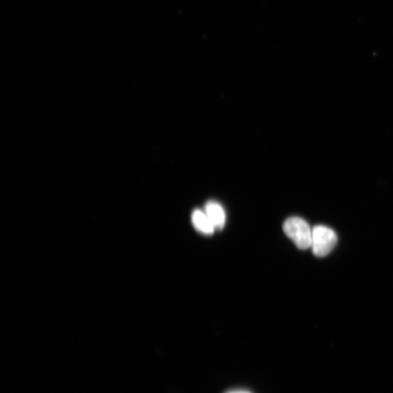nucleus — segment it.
Returning a JSON list of instances; mask_svg holds the SVG:
<instances>
[{
    "mask_svg": "<svg viewBox=\"0 0 393 393\" xmlns=\"http://www.w3.org/2000/svg\"><path fill=\"white\" fill-rule=\"evenodd\" d=\"M283 231L300 249L311 247L313 229L306 221L300 217H290L283 224Z\"/></svg>",
    "mask_w": 393,
    "mask_h": 393,
    "instance_id": "f257e3e1",
    "label": "nucleus"
},
{
    "mask_svg": "<svg viewBox=\"0 0 393 393\" xmlns=\"http://www.w3.org/2000/svg\"><path fill=\"white\" fill-rule=\"evenodd\" d=\"M337 243V236L332 229L316 226L313 229L312 248L314 254L323 257L329 254Z\"/></svg>",
    "mask_w": 393,
    "mask_h": 393,
    "instance_id": "f03ea898",
    "label": "nucleus"
},
{
    "mask_svg": "<svg viewBox=\"0 0 393 393\" xmlns=\"http://www.w3.org/2000/svg\"><path fill=\"white\" fill-rule=\"evenodd\" d=\"M192 224L199 232L204 235H212L215 231V227L206 214L201 210H195L192 216Z\"/></svg>",
    "mask_w": 393,
    "mask_h": 393,
    "instance_id": "7ed1b4c3",
    "label": "nucleus"
},
{
    "mask_svg": "<svg viewBox=\"0 0 393 393\" xmlns=\"http://www.w3.org/2000/svg\"><path fill=\"white\" fill-rule=\"evenodd\" d=\"M205 212L216 229L220 231L226 222V214L222 206L216 202L210 201L205 207Z\"/></svg>",
    "mask_w": 393,
    "mask_h": 393,
    "instance_id": "20e7f679",
    "label": "nucleus"
},
{
    "mask_svg": "<svg viewBox=\"0 0 393 393\" xmlns=\"http://www.w3.org/2000/svg\"><path fill=\"white\" fill-rule=\"evenodd\" d=\"M229 393H251V392H246V391H235V392H231Z\"/></svg>",
    "mask_w": 393,
    "mask_h": 393,
    "instance_id": "39448f33",
    "label": "nucleus"
}]
</instances>
